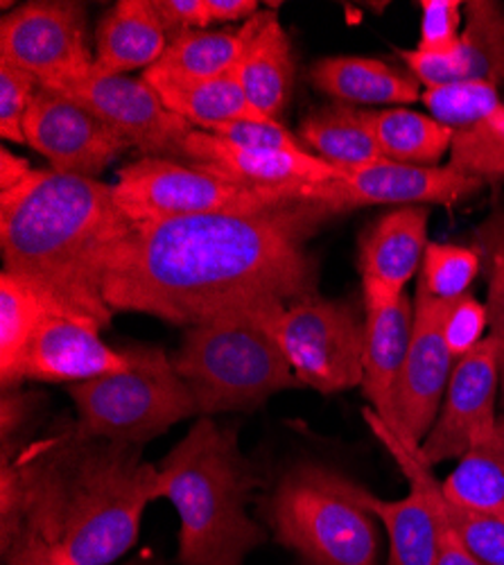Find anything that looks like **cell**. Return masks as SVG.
<instances>
[{
  "label": "cell",
  "mask_w": 504,
  "mask_h": 565,
  "mask_svg": "<svg viewBox=\"0 0 504 565\" xmlns=\"http://www.w3.org/2000/svg\"><path fill=\"white\" fill-rule=\"evenodd\" d=\"M450 303L437 301L419 288L415 292V335L387 426L417 448L435 426L457 362L443 338V317Z\"/></svg>",
  "instance_id": "cell-12"
},
{
  "label": "cell",
  "mask_w": 504,
  "mask_h": 565,
  "mask_svg": "<svg viewBox=\"0 0 504 565\" xmlns=\"http://www.w3.org/2000/svg\"><path fill=\"white\" fill-rule=\"evenodd\" d=\"M161 498L179 513L181 565H243L265 543L247 511L256 476L238 428L202 416L159 463Z\"/></svg>",
  "instance_id": "cell-4"
},
{
  "label": "cell",
  "mask_w": 504,
  "mask_h": 565,
  "mask_svg": "<svg viewBox=\"0 0 504 565\" xmlns=\"http://www.w3.org/2000/svg\"><path fill=\"white\" fill-rule=\"evenodd\" d=\"M247 25L249 36L240 62L236 64L238 79L247 100L262 116L279 120L294 84L290 36L274 10H260Z\"/></svg>",
  "instance_id": "cell-21"
},
{
  "label": "cell",
  "mask_w": 504,
  "mask_h": 565,
  "mask_svg": "<svg viewBox=\"0 0 504 565\" xmlns=\"http://www.w3.org/2000/svg\"><path fill=\"white\" fill-rule=\"evenodd\" d=\"M6 565H66L55 550L32 534H21L6 550Z\"/></svg>",
  "instance_id": "cell-42"
},
{
  "label": "cell",
  "mask_w": 504,
  "mask_h": 565,
  "mask_svg": "<svg viewBox=\"0 0 504 565\" xmlns=\"http://www.w3.org/2000/svg\"><path fill=\"white\" fill-rule=\"evenodd\" d=\"M299 136L305 150L337 170H357L385 159L369 111L351 105L335 103L312 111L301 122Z\"/></svg>",
  "instance_id": "cell-25"
},
{
  "label": "cell",
  "mask_w": 504,
  "mask_h": 565,
  "mask_svg": "<svg viewBox=\"0 0 504 565\" xmlns=\"http://www.w3.org/2000/svg\"><path fill=\"white\" fill-rule=\"evenodd\" d=\"M500 394H502V407H504V351L500 358Z\"/></svg>",
  "instance_id": "cell-47"
},
{
  "label": "cell",
  "mask_w": 504,
  "mask_h": 565,
  "mask_svg": "<svg viewBox=\"0 0 504 565\" xmlns=\"http://www.w3.org/2000/svg\"><path fill=\"white\" fill-rule=\"evenodd\" d=\"M152 8L170 39L208 28L206 0H152Z\"/></svg>",
  "instance_id": "cell-41"
},
{
  "label": "cell",
  "mask_w": 504,
  "mask_h": 565,
  "mask_svg": "<svg viewBox=\"0 0 504 565\" xmlns=\"http://www.w3.org/2000/svg\"><path fill=\"white\" fill-rule=\"evenodd\" d=\"M32 166L10 150H0V193H10L28 181Z\"/></svg>",
  "instance_id": "cell-46"
},
{
  "label": "cell",
  "mask_w": 504,
  "mask_h": 565,
  "mask_svg": "<svg viewBox=\"0 0 504 565\" xmlns=\"http://www.w3.org/2000/svg\"><path fill=\"white\" fill-rule=\"evenodd\" d=\"M443 493L467 509L504 515V416L482 435L441 482Z\"/></svg>",
  "instance_id": "cell-28"
},
{
  "label": "cell",
  "mask_w": 504,
  "mask_h": 565,
  "mask_svg": "<svg viewBox=\"0 0 504 565\" xmlns=\"http://www.w3.org/2000/svg\"><path fill=\"white\" fill-rule=\"evenodd\" d=\"M100 331L96 321L71 312L45 315L3 390L19 387L25 381L75 385L127 369V353L109 347Z\"/></svg>",
  "instance_id": "cell-16"
},
{
  "label": "cell",
  "mask_w": 504,
  "mask_h": 565,
  "mask_svg": "<svg viewBox=\"0 0 504 565\" xmlns=\"http://www.w3.org/2000/svg\"><path fill=\"white\" fill-rule=\"evenodd\" d=\"M502 351L504 340L489 333L480 347L454 362L439 416L419 446L430 466L460 459L482 435L493 430Z\"/></svg>",
  "instance_id": "cell-14"
},
{
  "label": "cell",
  "mask_w": 504,
  "mask_h": 565,
  "mask_svg": "<svg viewBox=\"0 0 504 565\" xmlns=\"http://www.w3.org/2000/svg\"><path fill=\"white\" fill-rule=\"evenodd\" d=\"M337 211L297 198L249 213L133 224L116 249L105 301L174 326L247 321L262 328L292 303L317 297L312 235Z\"/></svg>",
  "instance_id": "cell-1"
},
{
  "label": "cell",
  "mask_w": 504,
  "mask_h": 565,
  "mask_svg": "<svg viewBox=\"0 0 504 565\" xmlns=\"http://www.w3.org/2000/svg\"><path fill=\"white\" fill-rule=\"evenodd\" d=\"M396 53L411 71V77H415L419 84H423L426 88L448 86L454 82H467L464 68H462V57H460V45L448 53H426L419 49H415V51L398 49Z\"/></svg>",
  "instance_id": "cell-40"
},
{
  "label": "cell",
  "mask_w": 504,
  "mask_h": 565,
  "mask_svg": "<svg viewBox=\"0 0 504 565\" xmlns=\"http://www.w3.org/2000/svg\"><path fill=\"white\" fill-rule=\"evenodd\" d=\"M484 188L482 181L439 166H405L380 159L357 170H342L314 188L312 200L326 202L337 215L362 206H452Z\"/></svg>",
  "instance_id": "cell-15"
},
{
  "label": "cell",
  "mask_w": 504,
  "mask_h": 565,
  "mask_svg": "<svg viewBox=\"0 0 504 565\" xmlns=\"http://www.w3.org/2000/svg\"><path fill=\"white\" fill-rule=\"evenodd\" d=\"M170 358L200 416L254 409L301 385L279 342L247 321L191 326Z\"/></svg>",
  "instance_id": "cell-6"
},
{
  "label": "cell",
  "mask_w": 504,
  "mask_h": 565,
  "mask_svg": "<svg viewBox=\"0 0 504 565\" xmlns=\"http://www.w3.org/2000/svg\"><path fill=\"white\" fill-rule=\"evenodd\" d=\"M127 565H139V563H127Z\"/></svg>",
  "instance_id": "cell-48"
},
{
  "label": "cell",
  "mask_w": 504,
  "mask_h": 565,
  "mask_svg": "<svg viewBox=\"0 0 504 565\" xmlns=\"http://www.w3.org/2000/svg\"><path fill=\"white\" fill-rule=\"evenodd\" d=\"M364 301L362 392L369 407L392 420L394 394L415 335V301L405 292L394 299Z\"/></svg>",
  "instance_id": "cell-20"
},
{
  "label": "cell",
  "mask_w": 504,
  "mask_h": 565,
  "mask_svg": "<svg viewBox=\"0 0 504 565\" xmlns=\"http://www.w3.org/2000/svg\"><path fill=\"white\" fill-rule=\"evenodd\" d=\"M36 88L34 75L0 62V134L6 140L25 143V118Z\"/></svg>",
  "instance_id": "cell-36"
},
{
  "label": "cell",
  "mask_w": 504,
  "mask_h": 565,
  "mask_svg": "<svg viewBox=\"0 0 504 565\" xmlns=\"http://www.w3.org/2000/svg\"><path fill=\"white\" fill-rule=\"evenodd\" d=\"M25 143L60 174L96 179L129 146L96 114L39 84L28 118Z\"/></svg>",
  "instance_id": "cell-13"
},
{
  "label": "cell",
  "mask_w": 504,
  "mask_h": 565,
  "mask_svg": "<svg viewBox=\"0 0 504 565\" xmlns=\"http://www.w3.org/2000/svg\"><path fill=\"white\" fill-rule=\"evenodd\" d=\"M170 36L152 0H120L96 32V77H118L129 71H150L165 53Z\"/></svg>",
  "instance_id": "cell-22"
},
{
  "label": "cell",
  "mask_w": 504,
  "mask_h": 565,
  "mask_svg": "<svg viewBox=\"0 0 504 565\" xmlns=\"http://www.w3.org/2000/svg\"><path fill=\"white\" fill-rule=\"evenodd\" d=\"M114 195L118 209L131 224L249 213L305 198L301 193L262 191L186 161L159 157H143L125 166L114 183Z\"/></svg>",
  "instance_id": "cell-8"
},
{
  "label": "cell",
  "mask_w": 504,
  "mask_h": 565,
  "mask_svg": "<svg viewBox=\"0 0 504 565\" xmlns=\"http://www.w3.org/2000/svg\"><path fill=\"white\" fill-rule=\"evenodd\" d=\"M256 0H206V17L208 25L219 23H236V21H249L260 10Z\"/></svg>",
  "instance_id": "cell-44"
},
{
  "label": "cell",
  "mask_w": 504,
  "mask_h": 565,
  "mask_svg": "<svg viewBox=\"0 0 504 565\" xmlns=\"http://www.w3.org/2000/svg\"><path fill=\"white\" fill-rule=\"evenodd\" d=\"M428 206H398L362 233L357 267L362 299H394L421 271L428 249Z\"/></svg>",
  "instance_id": "cell-18"
},
{
  "label": "cell",
  "mask_w": 504,
  "mask_h": 565,
  "mask_svg": "<svg viewBox=\"0 0 504 565\" xmlns=\"http://www.w3.org/2000/svg\"><path fill=\"white\" fill-rule=\"evenodd\" d=\"M152 86L172 114L202 131L238 120H271L247 100L236 68L202 82H157Z\"/></svg>",
  "instance_id": "cell-27"
},
{
  "label": "cell",
  "mask_w": 504,
  "mask_h": 565,
  "mask_svg": "<svg viewBox=\"0 0 504 565\" xmlns=\"http://www.w3.org/2000/svg\"><path fill=\"white\" fill-rule=\"evenodd\" d=\"M464 3L460 0H423L419 51L448 53L460 45Z\"/></svg>",
  "instance_id": "cell-38"
},
{
  "label": "cell",
  "mask_w": 504,
  "mask_h": 565,
  "mask_svg": "<svg viewBox=\"0 0 504 565\" xmlns=\"http://www.w3.org/2000/svg\"><path fill=\"white\" fill-rule=\"evenodd\" d=\"M475 249L482 256L489 276V321L491 335L504 340V209L493 211L475 228Z\"/></svg>",
  "instance_id": "cell-35"
},
{
  "label": "cell",
  "mask_w": 504,
  "mask_h": 565,
  "mask_svg": "<svg viewBox=\"0 0 504 565\" xmlns=\"http://www.w3.org/2000/svg\"><path fill=\"white\" fill-rule=\"evenodd\" d=\"M265 331L279 342L301 385L322 394L362 387L364 319L355 303L317 295L274 315Z\"/></svg>",
  "instance_id": "cell-9"
},
{
  "label": "cell",
  "mask_w": 504,
  "mask_h": 565,
  "mask_svg": "<svg viewBox=\"0 0 504 565\" xmlns=\"http://www.w3.org/2000/svg\"><path fill=\"white\" fill-rule=\"evenodd\" d=\"M60 93L96 114L129 148L141 150L146 157L181 161L183 143L195 129L165 107L146 77L88 75Z\"/></svg>",
  "instance_id": "cell-11"
},
{
  "label": "cell",
  "mask_w": 504,
  "mask_h": 565,
  "mask_svg": "<svg viewBox=\"0 0 504 565\" xmlns=\"http://www.w3.org/2000/svg\"><path fill=\"white\" fill-rule=\"evenodd\" d=\"M421 103L437 122L452 131L480 122L502 105L497 86L486 82H454L448 86L426 88L421 93Z\"/></svg>",
  "instance_id": "cell-34"
},
{
  "label": "cell",
  "mask_w": 504,
  "mask_h": 565,
  "mask_svg": "<svg viewBox=\"0 0 504 565\" xmlns=\"http://www.w3.org/2000/svg\"><path fill=\"white\" fill-rule=\"evenodd\" d=\"M32 396L23 394L19 387L3 390V446L12 441V435L21 430L30 416Z\"/></svg>",
  "instance_id": "cell-43"
},
{
  "label": "cell",
  "mask_w": 504,
  "mask_h": 565,
  "mask_svg": "<svg viewBox=\"0 0 504 565\" xmlns=\"http://www.w3.org/2000/svg\"><path fill=\"white\" fill-rule=\"evenodd\" d=\"M491 333V321L486 303L467 295L448 306L443 317V338L454 360L469 355Z\"/></svg>",
  "instance_id": "cell-37"
},
{
  "label": "cell",
  "mask_w": 504,
  "mask_h": 565,
  "mask_svg": "<svg viewBox=\"0 0 504 565\" xmlns=\"http://www.w3.org/2000/svg\"><path fill=\"white\" fill-rule=\"evenodd\" d=\"M460 57L467 82H504V6L495 0L464 3Z\"/></svg>",
  "instance_id": "cell-31"
},
{
  "label": "cell",
  "mask_w": 504,
  "mask_h": 565,
  "mask_svg": "<svg viewBox=\"0 0 504 565\" xmlns=\"http://www.w3.org/2000/svg\"><path fill=\"white\" fill-rule=\"evenodd\" d=\"M181 161L206 168L224 179L262 188V191L301 193L310 200L317 185L342 174V170L314 157L312 152L245 148L202 129H193L189 134L186 143H183Z\"/></svg>",
  "instance_id": "cell-17"
},
{
  "label": "cell",
  "mask_w": 504,
  "mask_h": 565,
  "mask_svg": "<svg viewBox=\"0 0 504 565\" xmlns=\"http://www.w3.org/2000/svg\"><path fill=\"white\" fill-rule=\"evenodd\" d=\"M114 185L98 179L34 170L25 183L0 193V249L6 271L53 295L68 312L107 328L105 278L131 231Z\"/></svg>",
  "instance_id": "cell-3"
},
{
  "label": "cell",
  "mask_w": 504,
  "mask_h": 565,
  "mask_svg": "<svg viewBox=\"0 0 504 565\" xmlns=\"http://www.w3.org/2000/svg\"><path fill=\"white\" fill-rule=\"evenodd\" d=\"M57 310L68 312L36 282L3 269L0 276V383L3 387L12 381L14 369L41 319Z\"/></svg>",
  "instance_id": "cell-29"
},
{
  "label": "cell",
  "mask_w": 504,
  "mask_h": 565,
  "mask_svg": "<svg viewBox=\"0 0 504 565\" xmlns=\"http://www.w3.org/2000/svg\"><path fill=\"white\" fill-rule=\"evenodd\" d=\"M208 134L219 136L228 143L260 148V150H281V152H308L292 131H288L279 120H238L208 129Z\"/></svg>",
  "instance_id": "cell-39"
},
{
  "label": "cell",
  "mask_w": 504,
  "mask_h": 565,
  "mask_svg": "<svg viewBox=\"0 0 504 565\" xmlns=\"http://www.w3.org/2000/svg\"><path fill=\"white\" fill-rule=\"evenodd\" d=\"M437 565H482L446 523L439 521Z\"/></svg>",
  "instance_id": "cell-45"
},
{
  "label": "cell",
  "mask_w": 504,
  "mask_h": 565,
  "mask_svg": "<svg viewBox=\"0 0 504 565\" xmlns=\"http://www.w3.org/2000/svg\"><path fill=\"white\" fill-rule=\"evenodd\" d=\"M122 351L127 369L66 387L77 409L73 430L143 448L174 423L197 416V405L163 349L136 344Z\"/></svg>",
  "instance_id": "cell-7"
},
{
  "label": "cell",
  "mask_w": 504,
  "mask_h": 565,
  "mask_svg": "<svg viewBox=\"0 0 504 565\" xmlns=\"http://www.w3.org/2000/svg\"><path fill=\"white\" fill-rule=\"evenodd\" d=\"M249 36V25L243 23L236 30H193L170 39L163 57L143 73L150 84L157 82H202L217 77L236 68L245 43Z\"/></svg>",
  "instance_id": "cell-26"
},
{
  "label": "cell",
  "mask_w": 504,
  "mask_h": 565,
  "mask_svg": "<svg viewBox=\"0 0 504 565\" xmlns=\"http://www.w3.org/2000/svg\"><path fill=\"white\" fill-rule=\"evenodd\" d=\"M312 84L342 105H409L421 100V84L372 57H326L310 68Z\"/></svg>",
  "instance_id": "cell-23"
},
{
  "label": "cell",
  "mask_w": 504,
  "mask_h": 565,
  "mask_svg": "<svg viewBox=\"0 0 504 565\" xmlns=\"http://www.w3.org/2000/svg\"><path fill=\"white\" fill-rule=\"evenodd\" d=\"M360 500L383 523L389 539V565H437L439 518L423 489L409 484L405 498L383 500L362 487Z\"/></svg>",
  "instance_id": "cell-24"
},
{
  "label": "cell",
  "mask_w": 504,
  "mask_h": 565,
  "mask_svg": "<svg viewBox=\"0 0 504 565\" xmlns=\"http://www.w3.org/2000/svg\"><path fill=\"white\" fill-rule=\"evenodd\" d=\"M482 269V256L475 247L430 243L421 263L417 288L437 301H457L469 295Z\"/></svg>",
  "instance_id": "cell-33"
},
{
  "label": "cell",
  "mask_w": 504,
  "mask_h": 565,
  "mask_svg": "<svg viewBox=\"0 0 504 565\" xmlns=\"http://www.w3.org/2000/svg\"><path fill=\"white\" fill-rule=\"evenodd\" d=\"M360 489L331 466H292L265 507L274 539L301 565H378L380 534Z\"/></svg>",
  "instance_id": "cell-5"
},
{
  "label": "cell",
  "mask_w": 504,
  "mask_h": 565,
  "mask_svg": "<svg viewBox=\"0 0 504 565\" xmlns=\"http://www.w3.org/2000/svg\"><path fill=\"white\" fill-rule=\"evenodd\" d=\"M159 498V466L143 459L141 446L71 428L23 457H3V550L32 534L66 565H114L139 541L143 513Z\"/></svg>",
  "instance_id": "cell-2"
},
{
  "label": "cell",
  "mask_w": 504,
  "mask_h": 565,
  "mask_svg": "<svg viewBox=\"0 0 504 565\" xmlns=\"http://www.w3.org/2000/svg\"><path fill=\"white\" fill-rule=\"evenodd\" d=\"M372 129L385 159L432 168L446 152H450L454 131L432 116L409 109L369 111Z\"/></svg>",
  "instance_id": "cell-30"
},
{
  "label": "cell",
  "mask_w": 504,
  "mask_h": 565,
  "mask_svg": "<svg viewBox=\"0 0 504 565\" xmlns=\"http://www.w3.org/2000/svg\"><path fill=\"white\" fill-rule=\"evenodd\" d=\"M448 168L482 183L504 179V103L480 122L454 131Z\"/></svg>",
  "instance_id": "cell-32"
},
{
  "label": "cell",
  "mask_w": 504,
  "mask_h": 565,
  "mask_svg": "<svg viewBox=\"0 0 504 565\" xmlns=\"http://www.w3.org/2000/svg\"><path fill=\"white\" fill-rule=\"evenodd\" d=\"M86 12L68 0H32L0 21V62L62 90L94 73Z\"/></svg>",
  "instance_id": "cell-10"
},
{
  "label": "cell",
  "mask_w": 504,
  "mask_h": 565,
  "mask_svg": "<svg viewBox=\"0 0 504 565\" xmlns=\"http://www.w3.org/2000/svg\"><path fill=\"white\" fill-rule=\"evenodd\" d=\"M362 414L376 439L387 448L400 473L407 478V484L426 491L439 521L460 536L467 550L482 565H504V515L480 513L452 502L443 493L441 482L432 476V466L421 457L417 446L400 439L372 407H364Z\"/></svg>",
  "instance_id": "cell-19"
}]
</instances>
